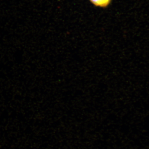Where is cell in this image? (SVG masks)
I'll list each match as a JSON object with an SVG mask.
<instances>
[{"mask_svg":"<svg viewBox=\"0 0 149 149\" xmlns=\"http://www.w3.org/2000/svg\"><path fill=\"white\" fill-rule=\"evenodd\" d=\"M113 0H89L90 2L97 7L105 8L111 3Z\"/></svg>","mask_w":149,"mask_h":149,"instance_id":"obj_1","label":"cell"}]
</instances>
